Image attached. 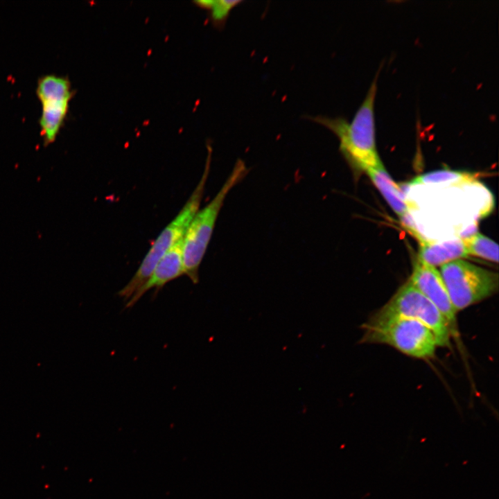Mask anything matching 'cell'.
<instances>
[{
    "mask_svg": "<svg viewBox=\"0 0 499 499\" xmlns=\"http://www.w3.org/2000/svg\"><path fill=\"white\" fill-rule=\"evenodd\" d=\"M376 77L367 96L349 123L343 118L314 116L311 119L333 132L340 141V150L350 166L366 172L383 164L378 155L374 123Z\"/></svg>",
    "mask_w": 499,
    "mask_h": 499,
    "instance_id": "cell-1",
    "label": "cell"
},
{
    "mask_svg": "<svg viewBox=\"0 0 499 499\" xmlns=\"http://www.w3.org/2000/svg\"><path fill=\"white\" fill-rule=\"evenodd\" d=\"M247 172L245 162L238 160L219 191L208 204L196 212L186 231L183 239L184 271L193 283L199 281V268L225 198Z\"/></svg>",
    "mask_w": 499,
    "mask_h": 499,
    "instance_id": "cell-2",
    "label": "cell"
},
{
    "mask_svg": "<svg viewBox=\"0 0 499 499\" xmlns=\"http://www.w3.org/2000/svg\"><path fill=\"white\" fill-rule=\"evenodd\" d=\"M211 158V149L209 148L202 175L191 195L175 218L154 241L131 279L118 292V296L124 301L129 300L143 286L162 256L184 238L193 218L199 210L210 171Z\"/></svg>",
    "mask_w": 499,
    "mask_h": 499,
    "instance_id": "cell-3",
    "label": "cell"
},
{
    "mask_svg": "<svg viewBox=\"0 0 499 499\" xmlns=\"http://www.w3.org/2000/svg\"><path fill=\"white\" fill-rule=\"evenodd\" d=\"M361 343L389 345L401 353L419 359L432 358L437 346L432 332L412 319L393 317L380 321L368 320L361 326Z\"/></svg>",
    "mask_w": 499,
    "mask_h": 499,
    "instance_id": "cell-4",
    "label": "cell"
},
{
    "mask_svg": "<svg viewBox=\"0 0 499 499\" xmlns=\"http://www.w3.org/2000/svg\"><path fill=\"white\" fill-rule=\"evenodd\" d=\"M439 273L457 313L489 298L498 289V273L462 259L443 264Z\"/></svg>",
    "mask_w": 499,
    "mask_h": 499,
    "instance_id": "cell-5",
    "label": "cell"
},
{
    "mask_svg": "<svg viewBox=\"0 0 499 499\" xmlns=\"http://www.w3.org/2000/svg\"><path fill=\"white\" fill-rule=\"evenodd\" d=\"M393 317L419 321L432 332L437 346H450L451 334L446 319L432 303L410 281L399 288L369 320L380 321Z\"/></svg>",
    "mask_w": 499,
    "mask_h": 499,
    "instance_id": "cell-6",
    "label": "cell"
},
{
    "mask_svg": "<svg viewBox=\"0 0 499 499\" xmlns=\"http://www.w3.org/2000/svg\"><path fill=\"white\" fill-rule=\"evenodd\" d=\"M36 94L42 105L40 133L47 146L55 141L65 121L73 91L67 77L46 74L38 78Z\"/></svg>",
    "mask_w": 499,
    "mask_h": 499,
    "instance_id": "cell-7",
    "label": "cell"
},
{
    "mask_svg": "<svg viewBox=\"0 0 499 499\" xmlns=\"http://www.w3.org/2000/svg\"><path fill=\"white\" fill-rule=\"evenodd\" d=\"M438 309L446 319L451 336L457 335L456 314L439 272L417 260L409 280Z\"/></svg>",
    "mask_w": 499,
    "mask_h": 499,
    "instance_id": "cell-8",
    "label": "cell"
},
{
    "mask_svg": "<svg viewBox=\"0 0 499 499\" xmlns=\"http://www.w3.org/2000/svg\"><path fill=\"white\" fill-rule=\"evenodd\" d=\"M183 239H180L162 256L148 279L127 301L125 308L133 307L148 290L155 289L157 294L166 283L184 274Z\"/></svg>",
    "mask_w": 499,
    "mask_h": 499,
    "instance_id": "cell-9",
    "label": "cell"
},
{
    "mask_svg": "<svg viewBox=\"0 0 499 499\" xmlns=\"http://www.w3.org/2000/svg\"><path fill=\"white\" fill-rule=\"evenodd\" d=\"M420 243L417 260L433 267L441 266L468 255L462 239L441 243H430L423 239Z\"/></svg>",
    "mask_w": 499,
    "mask_h": 499,
    "instance_id": "cell-10",
    "label": "cell"
},
{
    "mask_svg": "<svg viewBox=\"0 0 499 499\" xmlns=\"http://www.w3.org/2000/svg\"><path fill=\"white\" fill-rule=\"evenodd\" d=\"M365 173L393 211L399 216L405 217L409 211V207L405 201L398 184L387 173L383 164L371 168Z\"/></svg>",
    "mask_w": 499,
    "mask_h": 499,
    "instance_id": "cell-11",
    "label": "cell"
},
{
    "mask_svg": "<svg viewBox=\"0 0 499 499\" xmlns=\"http://www.w3.org/2000/svg\"><path fill=\"white\" fill-rule=\"evenodd\" d=\"M467 254L498 263V245L489 238L475 233L462 238Z\"/></svg>",
    "mask_w": 499,
    "mask_h": 499,
    "instance_id": "cell-12",
    "label": "cell"
},
{
    "mask_svg": "<svg viewBox=\"0 0 499 499\" xmlns=\"http://www.w3.org/2000/svg\"><path fill=\"white\" fill-rule=\"evenodd\" d=\"M474 177L469 173L453 170H438L428 173L413 179L410 184L450 185L473 181Z\"/></svg>",
    "mask_w": 499,
    "mask_h": 499,
    "instance_id": "cell-13",
    "label": "cell"
},
{
    "mask_svg": "<svg viewBox=\"0 0 499 499\" xmlns=\"http://www.w3.org/2000/svg\"><path fill=\"white\" fill-rule=\"evenodd\" d=\"M241 2L240 0H203L195 1V3L209 10L213 22L221 24L226 20L230 11Z\"/></svg>",
    "mask_w": 499,
    "mask_h": 499,
    "instance_id": "cell-14",
    "label": "cell"
}]
</instances>
